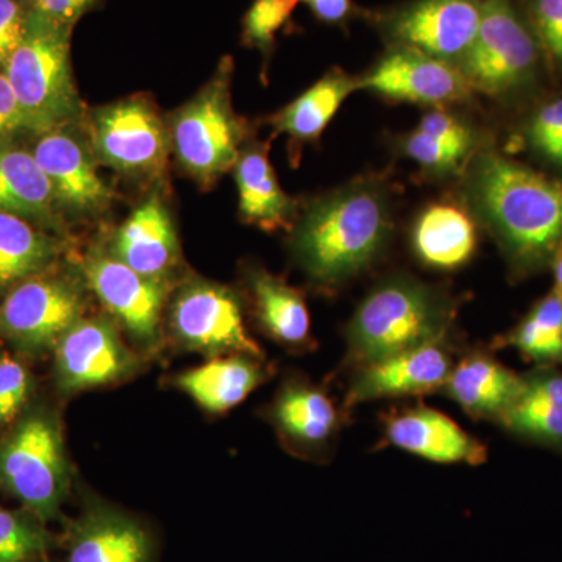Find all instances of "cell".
<instances>
[{
  "instance_id": "6da1fadb",
  "label": "cell",
  "mask_w": 562,
  "mask_h": 562,
  "mask_svg": "<svg viewBox=\"0 0 562 562\" xmlns=\"http://www.w3.org/2000/svg\"><path fill=\"white\" fill-rule=\"evenodd\" d=\"M462 195L494 236L513 279L550 268L562 244V177L483 149L465 168Z\"/></svg>"
},
{
  "instance_id": "7a4b0ae2",
  "label": "cell",
  "mask_w": 562,
  "mask_h": 562,
  "mask_svg": "<svg viewBox=\"0 0 562 562\" xmlns=\"http://www.w3.org/2000/svg\"><path fill=\"white\" fill-rule=\"evenodd\" d=\"M392 231L386 177H358L310 203L295 231L294 254L310 279L338 290L382 257Z\"/></svg>"
},
{
  "instance_id": "3957f363",
  "label": "cell",
  "mask_w": 562,
  "mask_h": 562,
  "mask_svg": "<svg viewBox=\"0 0 562 562\" xmlns=\"http://www.w3.org/2000/svg\"><path fill=\"white\" fill-rule=\"evenodd\" d=\"M458 306L449 292L395 273L368 292L347 325L351 371L391 355L450 339Z\"/></svg>"
},
{
  "instance_id": "277c9868",
  "label": "cell",
  "mask_w": 562,
  "mask_h": 562,
  "mask_svg": "<svg viewBox=\"0 0 562 562\" xmlns=\"http://www.w3.org/2000/svg\"><path fill=\"white\" fill-rule=\"evenodd\" d=\"M70 29L32 9L24 40L3 69L33 135L72 125L81 116L70 69Z\"/></svg>"
},
{
  "instance_id": "5b68a950",
  "label": "cell",
  "mask_w": 562,
  "mask_h": 562,
  "mask_svg": "<svg viewBox=\"0 0 562 562\" xmlns=\"http://www.w3.org/2000/svg\"><path fill=\"white\" fill-rule=\"evenodd\" d=\"M231 58L217 66L213 79L173 114L169 135L177 160L192 179L210 187L235 169L249 125L232 105Z\"/></svg>"
},
{
  "instance_id": "8992f818",
  "label": "cell",
  "mask_w": 562,
  "mask_h": 562,
  "mask_svg": "<svg viewBox=\"0 0 562 562\" xmlns=\"http://www.w3.org/2000/svg\"><path fill=\"white\" fill-rule=\"evenodd\" d=\"M539 57L538 40L512 0H482L479 32L458 68L472 91L506 98L530 87Z\"/></svg>"
},
{
  "instance_id": "52a82bcc",
  "label": "cell",
  "mask_w": 562,
  "mask_h": 562,
  "mask_svg": "<svg viewBox=\"0 0 562 562\" xmlns=\"http://www.w3.org/2000/svg\"><path fill=\"white\" fill-rule=\"evenodd\" d=\"M0 483L46 524L60 512L68 471L57 424L47 414H32L0 442Z\"/></svg>"
},
{
  "instance_id": "ba28073f",
  "label": "cell",
  "mask_w": 562,
  "mask_h": 562,
  "mask_svg": "<svg viewBox=\"0 0 562 562\" xmlns=\"http://www.w3.org/2000/svg\"><path fill=\"white\" fill-rule=\"evenodd\" d=\"M88 133L95 160L127 176H161L172 149L169 128L147 99H124L95 109Z\"/></svg>"
},
{
  "instance_id": "9c48e42d",
  "label": "cell",
  "mask_w": 562,
  "mask_h": 562,
  "mask_svg": "<svg viewBox=\"0 0 562 562\" xmlns=\"http://www.w3.org/2000/svg\"><path fill=\"white\" fill-rule=\"evenodd\" d=\"M47 271L14 284L0 303V335L22 350L55 347L70 327L83 319L85 299L79 284Z\"/></svg>"
},
{
  "instance_id": "30bf717a",
  "label": "cell",
  "mask_w": 562,
  "mask_h": 562,
  "mask_svg": "<svg viewBox=\"0 0 562 562\" xmlns=\"http://www.w3.org/2000/svg\"><path fill=\"white\" fill-rule=\"evenodd\" d=\"M454 362L450 339L424 344L368 362L355 369L344 398V409L350 412L361 403L382 398L417 397L441 392Z\"/></svg>"
},
{
  "instance_id": "8fae6325",
  "label": "cell",
  "mask_w": 562,
  "mask_h": 562,
  "mask_svg": "<svg viewBox=\"0 0 562 562\" xmlns=\"http://www.w3.org/2000/svg\"><path fill=\"white\" fill-rule=\"evenodd\" d=\"M395 102L441 106L464 102L472 88L453 63L409 47L395 46L358 83Z\"/></svg>"
},
{
  "instance_id": "7c38bea8",
  "label": "cell",
  "mask_w": 562,
  "mask_h": 562,
  "mask_svg": "<svg viewBox=\"0 0 562 562\" xmlns=\"http://www.w3.org/2000/svg\"><path fill=\"white\" fill-rule=\"evenodd\" d=\"M482 20V0H416L384 22L395 46L458 63L472 46Z\"/></svg>"
},
{
  "instance_id": "4fadbf2b",
  "label": "cell",
  "mask_w": 562,
  "mask_h": 562,
  "mask_svg": "<svg viewBox=\"0 0 562 562\" xmlns=\"http://www.w3.org/2000/svg\"><path fill=\"white\" fill-rule=\"evenodd\" d=\"M171 319L177 338L190 349L261 357L260 347L244 325L238 297L227 288L202 281L190 284L173 303Z\"/></svg>"
},
{
  "instance_id": "5bb4252c",
  "label": "cell",
  "mask_w": 562,
  "mask_h": 562,
  "mask_svg": "<svg viewBox=\"0 0 562 562\" xmlns=\"http://www.w3.org/2000/svg\"><path fill=\"white\" fill-rule=\"evenodd\" d=\"M70 127L38 135L32 154L49 180L58 209L76 216H91L110 205L113 191L99 176L92 150Z\"/></svg>"
},
{
  "instance_id": "9a60e30c",
  "label": "cell",
  "mask_w": 562,
  "mask_h": 562,
  "mask_svg": "<svg viewBox=\"0 0 562 562\" xmlns=\"http://www.w3.org/2000/svg\"><path fill=\"white\" fill-rule=\"evenodd\" d=\"M85 276L102 305L143 342L157 336L168 284L133 271L113 254L92 250L85 260Z\"/></svg>"
},
{
  "instance_id": "2e32d148",
  "label": "cell",
  "mask_w": 562,
  "mask_h": 562,
  "mask_svg": "<svg viewBox=\"0 0 562 562\" xmlns=\"http://www.w3.org/2000/svg\"><path fill=\"white\" fill-rule=\"evenodd\" d=\"M135 368L116 328L105 319H80L55 344L58 386L65 392L90 390L124 379Z\"/></svg>"
},
{
  "instance_id": "e0dca14e",
  "label": "cell",
  "mask_w": 562,
  "mask_h": 562,
  "mask_svg": "<svg viewBox=\"0 0 562 562\" xmlns=\"http://www.w3.org/2000/svg\"><path fill=\"white\" fill-rule=\"evenodd\" d=\"M383 441L438 464L480 465L487 449L449 416L427 405L406 406L383 417Z\"/></svg>"
},
{
  "instance_id": "ac0fdd59",
  "label": "cell",
  "mask_w": 562,
  "mask_h": 562,
  "mask_svg": "<svg viewBox=\"0 0 562 562\" xmlns=\"http://www.w3.org/2000/svg\"><path fill=\"white\" fill-rule=\"evenodd\" d=\"M149 530L135 517L94 506L69 525L66 562H154Z\"/></svg>"
},
{
  "instance_id": "d6986e66",
  "label": "cell",
  "mask_w": 562,
  "mask_h": 562,
  "mask_svg": "<svg viewBox=\"0 0 562 562\" xmlns=\"http://www.w3.org/2000/svg\"><path fill=\"white\" fill-rule=\"evenodd\" d=\"M522 384V373L502 364L491 351L471 350L454 362L442 394L475 420L498 424Z\"/></svg>"
},
{
  "instance_id": "ffe728a7",
  "label": "cell",
  "mask_w": 562,
  "mask_h": 562,
  "mask_svg": "<svg viewBox=\"0 0 562 562\" xmlns=\"http://www.w3.org/2000/svg\"><path fill=\"white\" fill-rule=\"evenodd\" d=\"M498 427L562 454V371L557 366H535L522 373V384Z\"/></svg>"
},
{
  "instance_id": "44dd1931",
  "label": "cell",
  "mask_w": 562,
  "mask_h": 562,
  "mask_svg": "<svg viewBox=\"0 0 562 562\" xmlns=\"http://www.w3.org/2000/svg\"><path fill=\"white\" fill-rule=\"evenodd\" d=\"M113 255L133 271L162 279L179 261L171 214L158 195L132 211L113 239Z\"/></svg>"
},
{
  "instance_id": "7402d4cb",
  "label": "cell",
  "mask_w": 562,
  "mask_h": 562,
  "mask_svg": "<svg viewBox=\"0 0 562 562\" xmlns=\"http://www.w3.org/2000/svg\"><path fill=\"white\" fill-rule=\"evenodd\" d=\"M414 257L435 271H457L479 249V233L472 214L452 202H438L420 211L412 235Z\"/></svg>"
},
{
  "instance_id": "603a6c76",
  "label": "cell",
  "mask_w": 562,
  "mask_h": 562,
  "mask_svg": "<svg viewBox=\"0 0 562 562\" xmlns=\"http://www.w3.org/2000/svg\"><path fill=\"white\" fill-rule=\"evenodd\" d=\"M346 413L327 392L301 382L288 383L271 412L273 424L288 441L313 452L327 450L336 441Z\"/></svg>"
},
{
  "instance_id": "cb8c5ba5",
  "label": "cell",
  "mask_w": 562,
  "mask_h": 562,
  "mask_svg": "<svg viewBox=\"0 0 562 562\" xmlns=\"http://www.w3.org/2000/svg\"><path fill=\"white\" fill-rule=\"evenodd\" d=\"M268 144L244 147L236 161L239 214L247 224L265 232L286 231L297 214V203L280 187L268 157Z\"/></svg>"
},
{
  "instance_id": "d4e9b609",
  "label": "cell",
  "mask_w": 562,
  "mask_h": 562,
  "mask_svg": "<svg viewBox=\"0 0 562 562\" xmlns=\"http://www.w3.org/2000/svg\"><path fill=\"white\" fill-rule=\"evenodd\" d=\"M360 79L342 69L333 68L313 87L302 92L295 101L269 117L276 135L284 133L292 144L301 147L321 138L344 101L351 92L360 90Z\"/></svg>"
},
{
  "instance_id": "484cf974",
  "label": "cell",
  "mask_w": 562,
  "mask_h": 562,
  "mask_svg": "<svg viewBox=\"0 0 562 562\" xmlns=\"http://www.w3.org/2000/svg\"><path fill=\"white\" fill-rule=\"evenodd\" d=\"M57 201L32 151L0 144V211L40 225H54Z\"/></svg>"
},
{
  "instance_id": "4316f807",
  "label": "cell",
  "mask_w": 562,
  "mask_h": 562,
  "mask_svg": "<svg viewBox=\"0 0 562 562\" xmlns=\"http://www.w3.org/2000/svg\"><path fill=\"white\" fill-rule=\"evenodd\" d=\"M249 355L220 358L183 372L176 384L210 413L235 408L265 380V371Z\"/></svg>"
},
{
  "instance_id": "83f0119b",
  "label": "cell",
  "mask_w": 562,
  "mask_h": 562,
  "mask_svg": "<svg viewBox=\"0 0 562 562\" xmlns=\"http://www.w3.org/2000/svg\"><path fill=\"white\" fill-rule=\"evenodd\" d=\"M249 286L262 330L286 346L310 341L312 319L301 292L265 269L249 272Z\"/></svg>"
},
{
  "instance_id": "f1b7e54d",
  "label": "cell",
  "mask_w": 562,
  "mask_h": 562,
  "mask_svg": "<svg viewBox=\"0 0 562 562\" xmlns=\"http://www.w3.org/2000/svg\"><path fill=\"white\" fill-rule=\"evenodd\" d=\"M60 251L57 238L24 217L0 211V292L47 271Z\"/></svg>"
},
{
  "instance_id": "f546056e",
  "label": "cell",
  "mask_w": 562,
  "mask_h": 562,
  "mask_svg": "<svg viewBox=\"0 0 562 562\" xmlns=\"http://www.w3.org/2000/svg\"><path fill=\"white\" fill-rule=\"evenodd\" d=\"M492 349H514L535 366H562V295L549 292L531 306L519 324L497 336Z\"/></svg>"
},
{
  "instance_id": "4dcf8cb0",
  "label": "cell",
  "mask_w": 562,
  "mask_h": 562,
  "mask_svg": "<svg viewBox=\"0 0 562 562\" xmlns=\"http://www.w3.org/2000/svg\"><path fill=\"white\" fill-rule=\"evenodd\" d=\"M47 546L49 536L33 514L0 509V562L41 560Z\"/></svg>"
},
{
  "instance_id": "1f68e13d",
  "label": "cell",
  "mask_w": 562,
  "mask_h": 562,
  "mask_svg": "<svg viewBox=\"0 0 562 562\" xmlns=\"http://www.w3.org/2000/svg\"><path fill=\"white\" fill-rule=\"evenodd\" d=\"M398 150L409 160L416 162L422 173L435 177V179H443V177L462 172L471 162L452 147L446 146L441 140L432 138L417 128L398 139Z\"/></svg>"
},
{
  "instance_id": "d6a6232c",
  "label": "cell",
  "mask_w": 562,
  "mask_h": 562,
  "mask_svg": "<svg viewBox=\"0 0 562 562\" xmlns=\"http://www.w3.org/2000/svg\"><path fill=\"white\" fill-rule=\"evenodd\" d=\"M302 0H254L243 22L246 46L268 54L276 43L277 33L288 24Z\"/></svg>"
},
{
  "instance_id": "836d02e7",
  "label": "cell",
  "mask_w": 562,
  "mask_h": 562,
  "mask_svg": "<svg viewBox=\"0 0 562 562\" xmlns=\"http://www.w3.org/2000/svg\"><path fill=\"white\" fill-rule=\"evenodd\" d=\"M525 138L542 160L562 171V98L535 111L525 128Z\"/></svg>"
},
{
  "instance_id": "e575fe53",
  "label": "cell",
  "mask_w": 562,
  "mask_h": 562,
  "mask_svg": "<svg viewBox=\"0 0 562 562\" xmlns=\"http://www.w3.org/2000/svg\"><path fill=\"white\" fill-rule=\"evenodd\" d=\"M528 16L546 57L562 66V0H528Z\"/></svg>"
},
{
  "instance_id": "d590c367",
  "label": "cell",
  "mask_w": 562,
  "mask_h": 562,
  "mask_svg": "<svg viewBox=\"0 0 562 562\" xmlns=\"http://www.w3.org/2000/svg\"><path fill=\"white\" fill-rule=\"evenodd\" d=\"M416 128L441 140L446 146L452 147L468 160H472L473 154H475L476 133L473 132L471 125L465 124L461 117L454 116L452 113L432 110L422 116Z\"/></svg>"
},
{
  "instance_id": "8d00e7d4",
  "label": "cell",
  "mask_w": 562,
  "mask_h": 562,
  "mask_svg": "<svg viewBox=\"0 0 562 562\" xmlns=\"http://www.w3.org/2000/svg\"><path fill=\"white\" fill-rule=\"evenodd\" d=\"M31 379L24 366L13 358L0 357V425L9 424L27 401Z\"/></svg>"
},
{
  "instance_id": "74e56055",
  "label": "cell",
  "mask_w": 562,
  "mask_h": 562,
  "mask_svg": "<svg viewBox=\"0 0 562 562\" xmlns=\"http://www.w3.org/2000/svg\"><path fill=\"white\" fill-rule=\"evenodd\" d=\"M31 10L20 0H0V69H5L27 32Z\"/></svg>"
},
{
  "instance_id": "f35d334b",
  "label": "cell",
  "mask_w": 562,
  "mask_h": 562,
  "mask_svg": "<svg viewBox=\"0 0 562 562\" xmlns=\"http://www.w3.org/2000/svg\"><path fill=\"white\" fill-rule=\"evenodd\" d=\"M22 132H27L24 113L5 70L0 69V144L13 143Z\"/></svg>"
},
{
  "instance_id": "ab89813d",
  "label": "cell",
  "mask_w": 562,
  "mask_h": 562,
  "mask_svg": "<svg viewBox=\"0 0 562 562\" xmlns=\"http://www.w3.org/2000/svg\"><path fill=\"white\" fill-rule=\"evenodd\" d=\"M95 0H32L33 9L58 24L72 27Z\"/></svg>"
},
{
  "instance_id": "60d3db41",
  "label": "cell",
  "mask_w": 562,
  "mask_h": 562,
  "mask_svg": "<svg viewBox=\"0 0 562 562\" xmlns=\"http://www.w3.org/2000/svg\"><path fill=\"white\" fill-rule=\"evenodd\" d=\"M316 14L317 20L327 24H341L353 10L351 0H302Z\"/></svg>"
},
{
  "instance_id": "b9f144b4",
  "label": "cell",
  "mask_w": 562,
  "mask_h": 562,
  "mask_svg": "<svg viewBox=\"0 0 562 562\" xmlns=\"http://www.w3.org/2000/svg\"><path fill=\"white\" fill-rule=\"evenodd\" d=\"M550 268H552L553 277H554V290L560 292L562 295V244L560 249L554 254L552 262H550Z\"/></svg>"
},
{
  "instance_id": "7bdbcfd3",
  "label": "cell",
  "mask_w": 562,
  "mask_h": 562,
  "mask_svg": "<svg viewBox=\"0 0 562 562\" xmlns=\"http://www.w3.org/2000/svg\"><path fill=\"white\" fill-rule=\"evenodd\" d=\"M40 562H49V561L44 560V558H41Z\"/></svg>"
}]
</instances>
